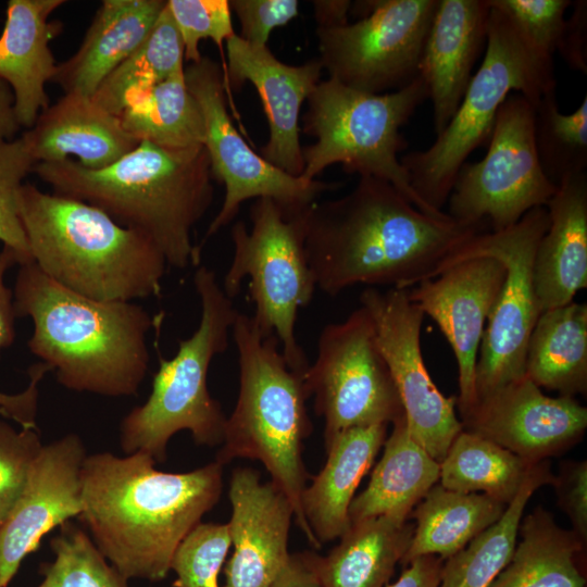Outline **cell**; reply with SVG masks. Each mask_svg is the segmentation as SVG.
Returning a JSON list of instances; mask_svg holds the SVG:
<instances>
[{"instance_id":"obj_1","label":"cell","mask_w":587,"mask_h":587,"mask_svg":"<svg viewBox=\"0 0 587 587\" xmlns=\"http://www.w3.org/2000/svg\"><path fill=\"white\" fill-rule=\"evenodd\" d=\"M483 227L428 215L391 184L360 176L345 196L307 210L304 249L328 296L355 285L407 290L449 268Z\"/></svg>"},{"instance_id":"obj_2","label":"cell","mask_w":587,"mask_h":587,"mask_svg":"<svg viewBox=\"0 0 587 587\" xmlns=\"http://www.w3.org/2000/svg\"><path fill=\"white\" fill-rule=\"evenodd\" d=\"M148 453L87 455L80 470L82 511L91 539L126 579L159 582L202 516L218 501L223 464L186 473L154 467Z\"/></svg>"},{"instance_id":"obj_3","label":"cell","mask_w":587,"mask_h":587,"mask_svg":"<svg viewBox=\"0 0 587 587\" xmlns=\"http://www.w3.org/2000/svg\"><path fill=\"white\" fill-rule=\"evenodd\" d=\"M53 193L91 204L147 237L176 268L198 266L191 233L214 196L203 145L170 149L142 140L113 164L88 170L73 159L33 168Z\"/></svg>"},{"instance_id":"obj_4","label":"cell","mask_w":587,"mask_h":587,"mask_svg":"<svg viewBox=\"0 0 587 587\" xmlns=\"http://www.w3.org/2000/svg\"><path fill=\"white\" fill-rule=\"evenodd\" d=\"M13 300L16 317H29L27 346L65 388L105 397L138 392L149 366L147 335L160 325L140 304L98 301L20 265Z\"/></svg>"},{"instance_id":"obj_5","label":"cell","mask_w":587,"mask_h":587,"mask_svg":"<svg viewBox=\"0 0 587 587\" xmlns=\"http://www.w3.org/2000/svg\"><path fill=\"white\" fill-rule=\"evenodd\" d=\"M18 214L33 262L50 279L98 301L159 297L166 261L143 235L80 200L23 184Z\"/></svg>"},{"instance_id":"obj_6","label":"cell","mask_w":587,"mask_h":587,"mask_svg":"<svg viewBox=\"0 0 587 587\" xmlns=\"http://www.w3.org/2000/svg\"><path fill=\"white\" fill-rule=\"evenodd\" d=\"M230 335L238 353L239 391L216 461H260L271 482L289 498L305 538L320 548L301 509L308 480L302 445L311 432L303 375L289 369L278 340L262 337L251 315L239 312Z\"/></svg>"},{"instance_id":"obj_7","label":"cell","mask_w":587,"mask_h":587,"mask_svg":"<svg viewBox=\"0 0 587 587\" xmlns=\"http://www.w3.org/2000/svg\"><path fill=\"white\" fill-rule=\"evenodd\" d=\"M555 87L552 57L535 49L504 14L490 8L486 52L455 113L432 146L400 159L415 193L444 212L459 170L490 138L510 92L517 91L535 107Z\"/></svg>"},{"instance_id":"obj_8","label":"cell","mask_w":587,"mask_h":587,"mask_svg":"<svg viewBox=\"0 0 587 587\" xmlns=\"http://www.w3.org/2000/svg\"><path fill=\"white\" fill-rule=\"evenodd\" d=\"M193 285L201 307L199 325L179 341L173 358L158 352L159 369L147 401L121 423L126 454L141 451L163 462L168 440L180 430H189L198 445L223 442L227 416L209 392L208 373L212 360L226 351L239 311L209 267L197 266Z\"/></svg>"},{"instance_id":"obj_9","label":"cell","mask_w":587,"mask_h":587,"mask_svg":"<svg viewBox=\"0 0 587 587\" xmlns=\"http://www.w3.org/2000/svg\"><path fill=\"white\" fill-rule=\"evenodd\" d=\"M428 99L419 76L408 86L386 93L359 91L327 78L309 95L302 132L313 145L302 148L301 177L316 179L336 163L345 172L372 176L391 184L422 212L442 216L427 207L413 190L398 153L408 147L400 128Z\"/></svg>"},{"instance_id":"obj_10","label":"cell","mask_w":587,"mask_h":587,"mask_svg":"<svg viewBox=\"0 0 587 587\" xmlns=\"http://www.w3.org/2000/svg\"><path fill=\"white\" fill-rule=\"evenodd\" d=\"M308 209L288 213L271 198L255 199L250 230L243 221L232 226L233 259L221 284L233 299L248 278L260 334L278 340L287 365L300 375L309 362L296 337V321L316 289L304 249Z\"/></svg>"},{"instance_id":"obj_11","label":"cell","mask_w":587,"mask_h":587,"mask_svg":"<svg viewBox=\"0 0 587 587\" xmlns=\"http://www.w3.org/2000/svg\"><path fill=\"white\" fill-rule=\"evenodd\" d=\"M557 190L545 175L535 145V107L521 93L499 108L485 157L465 162L448 198L447 214L491 232L515 225L528 211L546 207Z\"/></svg>"},{"instance_id":"obj_12","label":"cell","mask_w":587,"mask_h":587,"mask_svg":"<svg viewBox=\"0 0 587 587\" xmlns=\"http://www.w3.org/2000/svg\"><path fill=\"white\" fill-rule=\"evenodd\" d=\"M438 0H369L351 3L354 23L316 28L319 62L328 78L379 95L419 77L424 43Z\"/></svg>"},{"instance_id":"obj_13","label":"cell","mask_w":587,"mask_h":587,"mask_svg":"<svg viewBox=\"0 0 587 587\" xmlns=\"http://www.w3.org/2000/svg\"><path fill=\"white\" fill-rule=\"evenodd\" d=\"M314 410L324 419L325 442L352 427L394 424L404 416L373 321L360 305L317 339L316 358L303 374Z\"/></svg>"},{"instance_id":"obj_14","label":"cell","mask_w":587,"mask_h":587,"mask_svg":"<svg viewBox=\"0 0 587 587\" xmlns=\"http://www.w3.org/2000/svg\"><path fill=\"white\" fill-rule=\"evenodd\" d=\"M548 225L546 207L534 208L504 230L475 235L453 259L452 265L472 257L490 255L505 270L503 286L479 346L475 375L477 402L525 376L527 342L541 313L534 288V259Z\"/></svg>"},{"instance_id":"obj_15","label":"cell","mask_w":587,"mask_h":587,"mask_svg":"<svg viewBox=\"0 0 587 587\" xmlns=\"http://www.w3.org/2000/svg\"><path fill=\"white\" fill-rule=\"evenodd\" d=\"M188 90L199 104L204 124V148L213 179L225 187L223 203L210 223L201 246L227 226L249 199L271 198L288 213L308 209L339 183L291 176L251 149L238 133L227 110L222 67L209 57L185 67Z\"/></svg>"},{"instance_id":"obj_16","label":"cell","mask_w":587,"mask_h":587,"mask_svg":"<svg viewBox=\"0 0 587 587\" xmlns=\"http://www.w3.org/2000/svg\"><path fill=\"white\" fill-rule=\"evenodd\" d=\"M407 290L367 287L360 296V305L373 321L410 436L440 463L463 425L455 412L457 397L445 396L426 369L421 349L425 315Z\"/></svg>"},{"instance_id":"obj_17","label":"cell","mask_w":587,"mask_h":587,"mask_svg":"<svg viewBox=\"0 0 587 587\" xmlns=\"http://www.w3.org/2000/svg\"><path fill=\"white\" fill-rule=\"evenodd\" d=\"M504 277V266L498 259L476 255L407 290L410 300L438 325L454 353L461 419L477 403L475 375L479 346Z\"/></svg>"},{"instance_id":"obj_18","label":"cell","mask_w":587,"mask_h":587,"mask_svg":"<svg viewBox=\"0 0 587 587\" xmlns=\"http://www.w3.org/2000/svg\"><path fill=\"white\" fill-rule=\"evenodd\" d=\"M461 422L463 429L536 463L583 438L587 409L574 397L545 395L525 375L480 399Z\"/></svg>"},{"instance_id":"obj_19","label":"cell","mask_w":587,"mask_h":587,"mask_svg":"<svg viewBox=\"0 0 587 587\" xmlns=\"http://www.w3.org/2000/svg\"><path fill=\"white\" fill-rule=\"evenodd\" d=\"M86 457L76 434L41 447L23 491L0 525V587H8L46 534L80 514V470Z\"/></svg>"},{"instance_id":"obj_20","label":"cell","mask_w":587,"mask_h":587,"mask_svg":"<svg viewBox=\"0 0 587 587\" xmlns=\"http://www.w3.org/2000/svg\"><path fill=\"white\" fill-rule=\"evenodd\" d=\"M225 85L240 88L249 82L261 98L268 125V139L260 155L296 177L303 173L299 117L302 104L319 84L323 68L317 59L300 65L279 61L267 46H253L236 33L225 41Z\"/></svg>"},{"instance_id":"obj_21","label":"cell","mask_w":587,"mask_h":587,"mask_svg":"<svg viewBox=\"0 0 587 587\" xmlns=\"http://www.w3.org/2000/svg\"><path fill=\"white\" fill-rule=\"evenodd\" d=\"M227 523L234 551L226 562L225 587H271L290 553L288 535L295 513L289 498L271 480L239 467L232 474Z\"/></svg>"},{"instance_id":"obj_22","label":"cell","mask_w":587,"mask_h":587,"mask_svg":"<svg viewBox=\"0 0 587 587\" xmlns=\"http://www.w3.org/2000/svg\"><path fill=\"white\" fill-rule=\"evenodd\" d=\"M489 12L487 0H438L419 66L433 104L436 136L455 113L473 76Z\"/></svg>"},{"instance_id":"obj_23","label":"cell","mask_w":587,"mask_h":587,"mask_svg":"<svg viewBox=\"0 0 587 587\" xmlns=\"http://www.w3.org/2000/svg\"><path fill=\"white\" fill-rule=\"evenodd\" d=\"M64 0H10L0 35V79L14 95V108L21 127L30 129L38 115L49 107L45 85L52 80L58 64L50 41L62 24L49 16Z\"/></svg>"},{"instance_id":"obj_24","label":"cell","mask_w":587,"mask_h":587,"mask_svg":"<svg viewBox=\"0 0 587 587\" xmlns=\"http://www.w3.org/2000/svg\"><path fill=\"white\" fill-rule=\"evenodd\" d=\"M25 136L38 162L76 157L88 170L104 168L133 151L140 141L122 126L120 117L92 97L65 93L38 115Z\"/></svg>"},{"instance_id":"obj_25","label":"cell","mask_w":587,"mask_h":587,"mask_svg":"<svg viewBox=\"0 0 587 587\" xmlns=\"http://www.w3.org/2000/svg\"><path fill=\"white\" fill-rule=\"evenodd\" d=\"M549 225L534 259V288L540 311L574 301L587 287V175L569 177L546 204Z\"/></svg>"},{"instance_id":"obj_26","label":"cell","mask_w":587,"mask_h":587,"mask_svg":"<svg viewBox=\"0 0 587 587\" xmlns=\"http://www.w3.org/2000/svg\"><path fill=\"white\" fill-rule=\"evenodd\" d=\"M166 0H104L78 50L58 64L52 80L65 93L92 97L147 38Z\"/></svg>"},{"instance_id":"obj_27","label":"cell","mask_w":587,"mask_h":587,"mask_svg":"<svg viewBox=\"0 0 587 587\" xmlns=\"http://www.w3.org/2000/svg\"><path fill=\"white\" fill-rule=\"evenodd\" d=\"M387 427H352L325 442L326 462L301 495L303 515L321 545L339 538L349 527L350 504L386 440Z\"/></svg>"},{"instance_id":"obj_28","label":"cell","mask_w":587,"mask_h":587,"mask_svg":"<svg viewBox=\"0 0 587 587\" xmlns=\"http://www.w3.org/2000/svg\"><path fill=\"white\" fill-rule=\"evenodd\" d=\"M383 446L366 488L350 504V523L379 516L407 522L439 480V463L410 436L404 416L392 424Z\"/></svg>"},{"instance_id":"obj_29","label":"cell","mask_w":587,"mask_h":587,"mask_svg":"<svg viewBox=\"0 0 587 587\" xmlns=\"http://www.w3.org/2000/svg\"><path fill=\"white\" fill-rule=\"evenodd\" d=\"M510 561L489 587H586L582 565L586 544L537 507L521 520Z\"/></svg>"},{"instance_id":"obj_30","label":"cell","mask_w":587,"mask_h":587,"mask_svg":"<svg viewBox=\"0 0 587 587\" xmlns=\"http://www.w3.org/2000/svg\"><path fill=\"white\" fill-rule=\"evenodd\" d=\"M414 524L379 516L350 523L325 557L315 554L324 587H385L405 554Z\"/></svg>"},{"instance_id":"obj_31","label":"cell","mask_w":587,"mask_h":587,"mask_svg":"<svg viewBox=\"0 0 587 587\" xmlns=\"http://www.w3.org/2000/svg\"><path fill=\"white\" fill-rule=\"evenodd\" d=\"M525 375L560 396L586 395L587 303L540 313L527 342Z\"/></svg>"},{"instance_id":"obj_32","label":"cell","mask_w":587,"mask_h":587,"mask_svg":"<svg viewBox=\"0 0 587 587\" xmlns=\"http://www.w3.org/2000/svg\"><path fill=\"white\" fill-rule=\"evenodd\" d=\"M505 507L484 494L454 491L437 483L411 513L415 525L401 563L421 555L449 559L496 523Z\"/></svg>"},{"instance_id":"obj_33","label":"cell","mask_w":587,"mask_h":587,"mask_svg":"<svg viewBox=\"0 0 587 587\" xmlns=\"http://www.w3.org/2000/svg\"><path fill=\"white\" fill-rule=\"evenodd\" d=\"M537 463L462 429L439 463V480L447 489L482 492L508 505Z\"/></svg>"},{"instance_id":"obj_34","label":"cell","mask_w":587,"mask_h":587,"mask_svg":"<svg viewBox=\"0 0 587 587\" xmlns=\"http://www.w3.org/2000/svg\"><path fill=\"white\" fill-rule=\"evenodd\" d=\"M184 72L141 90L127 102L118 117L130 136L170 149L204 143L202 114Z\"/></svg>"},{"instance_id":"obj_35","label":"cell","mask_w":587,"mask_h":587,"mask_svg":"<svg viewBox=\"0 0 587 587\" xmlns=\"http://www.w3.org/2000/svg\"><path fill=\"white\" fill-rule=\"evenodd\" d=\"M553 478L546 460L537 463L501 517L445 560L440 587H489L511 559L528 500Z\"/></svg>"},{"instance_id":"obj_36","label":"cell","mask_w":587,"mask_h":587,"mask_svg":"<svg viewBox=\"0 0 587 587\" xmlns=\"http://www.w3.org/2000/svg\"><path fill=\"white\" fill-rule=\"evenodd\" d=\"M184 43L167 9H163L142 43L99 86L92 99L118 116L138 92L184 72Z\"/></svg>"},{"instance_id":"obj_37","label":"cell","mask_w":587,"mask_h":587,"mask_svg":"<svg viewBox=\"0 0 587 587\" xmlns=\"http://www.w3.org/2000/svg\"><path fill=\"white\" fill-rule=\"evenodd\" d=\"M535 145L541 168L555 186L585 173L587 165V98L570 114L560 111L555 90L535 105Z\"/></svg>"},{"instance_id":"obj_38","label":"cell","mask_w":587,"mask_h":587,"mask_svg":"<svg viewBox=\"0 0 587 587\" xmlns=\"http://www.w3.org/2000/svg\"><path fill=\"white\" fill-rule=\"evenodd\" d=\"M50 546L54 560L42 564L37 587H128L126 579L97 548L88 534L66 521Z\"/></svg>"},{"instance_id":"obj_39","label":"cell","mask_w":587,"mask_h":587,"mask_svg":"<svg viewBox=\"0 0 587 587\" xmlns=\"http://www.w3.org/2000/svg\"><path fill=\"white\" fill-rule=\"evenodd\" d=\"M36 163L25 134L0 140V241L17 254L20 265L34 263L18 214L17 196Z\"/></svg>"},{"instance_id":"obj_40","label":"cell","mask_w":587,"mask_h":587,"mask_svg":"<svg viewBox=\"0 0 587 587\" xmlns=\"http://www.w3.org/2000/svg\"><path fill=\"white\" fill-rule=\"evenodd\" d=\"M230 547L227 524L200 523L178 546L172 563L174 587H220L218 574Z\"/></svg>"},{"instance_id":"obj_41","label":"cell","mask_w":587,"mask_h":587,"mask_svg":"<svg viewBox=\"0 0 587 587\" xmlns=\"http://www.w3.org/2000/svg\"><path fill=\"white\" fill-rule=\"evenodd\" d=\"M20 265L17 254L9 247L0 250V354L15 339V309L13 292L4 283L5 273L13 265ZM47 373L41 364H34L29 371L28 387L17 395H7L0 391V414L15 421L22 428L38 429L36 413L38 402V384Z\"/></svg>"},{"instance_id":"obj_42","label":"cell","mask_w":587,"mask_h":587,"mask_svg":"<svg viewBox=\"0 0 587 587\" xmlns=\"http://www.w3.org/2000/svg\"><path fill=\"white\" fill-rule=\"evenodd\" d=\"M166 7L184 43L185 60L189 63L202 58L199 43L213 40L220 49L235 32L228 0H166Z\"/></svg>"},{"instance_id":"obj_43","label":"cell","mask_w":587,"mask_h":587,"mask_svg":"<svg viewBox=\"0 0 587 587\" xmlns=\"http://www.w3.org/2000/svg\"><path fill=\"white\" fill-rule=\"evenodd\" d=\"M504 14L538 51L552 57L565 26L570 0H487Z\"/></svg>"},{"instance_id":"obj_44","label":"cell","mask_w":587,"mask_h":587,"mask_svg":"<svg viewBox=\"0 0 587 587\" xmlns=\"http://www.w3.org/2000/svg\"><path fill=\"white\" fill-rule=\"evenodd\" d=\"M42 446L38 429L16 430L0 420V525L23 491Z\"/></svg>"},{"instance_id":"obj_45","label":"cell","mask_w":587,"mask_h":587,"mask_svg":"<svg viewBox=\"0 0 587 587\" xmlns=\"http://www.w3.org/2000/svg\"><path fill=\"white\" fill-rule=\"evenodd\" d=\"M230 11L240 24L239 37L253 46H267L272 30L299 13L297 0H230Z\"/></svg>"},{"instance_id":"obj_46","label":"cell","mask_w":587,"mask_h":587,"mask_svg":"<svg viewBox=\"0 0 587 587\" xmlns=\"http://www.w3.org/2000/svg\"><path fill=\"white\" fill-rule=\"evenodd\" d=\"M558 504L567 515L572 530L587 541V461H566L551 484Z\"/></svg>"},{"instance_id":"obj_47","label":"cell","mask_w":587,"mask_h":587,"mask_svg":"<svg viewBox=\"0 0 587 587\" xmlns=\"http://www.w3.org/2000/svg\"><path fill=\"white\" fill-rule=\"evenodd\" d=\"M574 10L569 18L559 41L557 51L567 65L587 73V1L577 0L572 3Z\"/></svg>"},{"instance_id":"obj_48","label":"cell","mask_w":587,"mask_h":587,"mask_svg":"<svg viewBox=\"0 0 587 587\" xmlns=\"http://www.w3.org/2000/svg\"><path fill=\"white\" fill-rule=\"evenodd\" d=\"M400 577L385 587H440L444 560L436 555H421L407 564Z\"/></svg>"},{"instance_id":"obj_49","label":"cell","mask_w":587,"mask_h":587,"mask_svg":"<svg viewBox=\"0 0 587 587\" xmlns=\"http://www.w3.org/2000/svg\"><path fill=\"white\" fill-rule=\"evenodd\" d=\"M271 587H324L315 566V554H290Z\"/></svg>"},{"instance_id":"obj_50","label":"cell","mask_w":587,"mask_h":587,"mask_svg":"<svg viewBox=\"0 0 587 587\" xmlns=\"http://www.w3.org/2000/svg\"><path fill=\"white\" fill-rule=\"evenodd\" d=\"M314 11L316 28H334L348 24L351 1L348 0H314L311 2Z\"/></svg>"},{"instance_id":"obj_51","label":"cell","mask_w":587,"mask_h":587,"mask_svg":"<svg viewBox=\"0 0 587 587\" xmlns=\"http://www.w3.org/2000/svg\"><path fill=\"white\" fill-rule=\"evenodd\" d=\"M14 102L15 99L11 87L0 79V140L14 139L21 128Z\"/></svg>"}]
</instances>
